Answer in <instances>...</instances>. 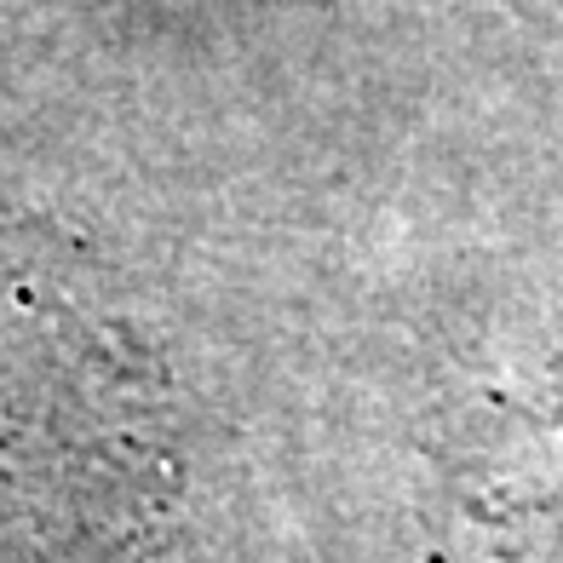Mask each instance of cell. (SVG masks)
Masks as SVG:
<instances>
[{
    "label": "cell",
    "mask_w": 563,
    "mask_h": 563,
    "mask_svg": "<svg viewBox=\"0 0 563 563\" xmlns=\"http://www.w3.org/2000/svg\"><path fill=\"white\" fill-rule=\"evenodd\" d=\"M167 489V379L133 322L92 311L41 253H0V495L69 529L126 534Z\"/></svg>",
    "instance_id": "1"
},
{
    "label": "cell",
    "mask_w": 563,
    "mask_h": 563,
    "mask_svg": "<svg viewBox=\"0 0 563 563\" xmlns=\"http://www.w3.org/2000/svg\"><path fill=\"white\" fill-rule=\"evenodd\" d=\"M489 466L483 477L511 500L489 506V523H523V529H552L563 541V391L547 402H500V426L489 431ZM495 500V495H489Z\"/></svg>",
    "instance_id": "2"
}]
</instances>
